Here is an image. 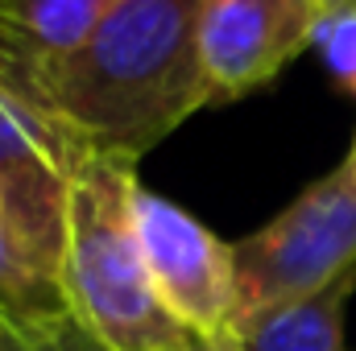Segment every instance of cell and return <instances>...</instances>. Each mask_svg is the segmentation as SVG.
I'll return each instance as SVG.
<instances>
[{"mask_svg":"<svg viewBox=\"0 0 356 351\" xmlns=\"http://www.w3.org/2000/svg\"><path fill=\"white\" fill-rule=\"evenodd\" d=\"M79 149L137 166L199 108V0H116L88 42L29 91Z\"/></svg>","mask_w":356,"mask_h":351,"instance_id":"obj_1","label":"cell"},{"mask_svg":"<svg viewBox=\"0 0 356 351\" xmlns=\"http://www.w3.org/2000/svg\"><path fill=\"white\" fill-rule=\"evenodd\" d=\"M137 166L83 153L71 194L58 285L99 351H182L191 331L158 302L133 223Z\"/></svg>","mask_w":356,"mask_h":351,"instance_id":"obj_2","label":"cell"},{"mask_svg":"<svg viewBox=\"0 0 356 351\" xmlns=\"http://www.w3.org/2000/svg\"><path fill=\"white\" fill-rule=\"evenodd\" d=\"M236 318L307 302L356 273V186L344 166L232 244Z\"/></svg>","mask_w":356,"mask_h":351,"instance_id":"obj_3","label":"cell"},{"mask_svg":"<svg viewBox=\"0 0 356 351\" xmlns=\"http://www.w3.org/2000/svg\"><path fill=\"white\" fill-rule=\"evenodd\" d=\"M133 223L141 257L158 302L191 335H224L236 323V264L232 244H224L203 219L178 203L145 190H133Z\"/></svg>","mask_w":356,"mask_h":351,"instance_id":"obj_4","label":"cell"},{"mask_svg":"<svg viewBox=\"0 0 356 351\" xmlns=\"http://www.w3.org/2000/svg\"><path fill=\"white\" fill-rule=\"evenodd\" d=\"M83 153L38 103L0 79V207L50 277L63 264L67 194Z\"/></svg>","mask_w":356,"mask_h":351,"instance_id":"obj_5","label":"cell"},{"mask_svg":"<svg viewBox=\"0 0 356 351\" xmlns=\"http://www.w3.org/2000/svg\"><path fill=\"white\" fill-rule=\"evenodd\" d=\"M323 12V0H199V58L211 108L273 83L315 46Z\"/></svg>","mask_w":356,"mask_h":351,"instance_id":"obj_6","label":"cell"},{"mask_svg":"<svg viewBox=\"0 0 356 351\" xmlns=\"http://www.w3.org/2000/svg\"><path fill=\"white\" fill-rule=\"evenodd\" d=\"M116 0H0V79L29 91L71 58Z\"/></svg>","mask_w":356,"mask_h":351,"instance_id":"obj_7","label":"cell"},{"mask_svg":"<svg viewBox=\"0 0 356 351\" xmlns=\"http://www.w3.org/2000/svg\"><path fill=\"white\" fill-rule=\"evenodd\" d=\"M0 323L17 327L21 335L50 351H99V343L71 314L58 277H50L25 248L4 207H0Z\"/></svg>","mask_w":356,"mask_h":351,"instance_id":"obj_8","label":"cell"},{"mask_svg":"<svg viewBox=\"0 0 356 351\" xmlns=\"http://www.w3.org/2000/svg\"><path fill=\"white\" fill-rule=\"evenodd\" d=\"M353 289L356 273H348L307 302L236 318L232 335L241 351H348L344 348V310H348Z\"/></svg>","mask_w":356,"mask_h":351,"instance_id":"obj_9","label":"cell"},{"mask_svg":"<svg viewBox=\"0 0 356 351\" xmlns=\"http://www.w3.org/2000/svg\"><path fill=\"white\" fill-rule=\"evenodd\" d=\"M315 50L327 75L356 95V8H327L315 29Z\"/></svg>","mask_w":356,"mask_h":351,"instance_id":"obj_10","label":"cell"},{"mask_svg":"<svg viewBox=\"0 0 356 351\" xmlns=\"http://www.w3.org/2000/svg\"><path fill=\"white\" fill-rule=\"evenodd\" d=\"M182 351H241V343H236L232 331H224V335H191L182 343Z\"/></svg>","mask_w":356,"mask_h":351,"instance_id":"obj_11","label":"cell"},{"mask_svg":"<svg viewBox=\"0 0 356 351\" xmlns=\"http://www.w3.org/2000/svg\"><path fill=\"white\" fill-rule=\"evenodd\" d=\"M0 351H50L42 348V343H33L29 335H21L17 327H8V323H0Z\"/></svg>","mask_w":356,"mask_h":351,"instance_id":"obj_12","label":"cell"},{"mask_svg":"<svg viewBox=\"0 0 356 351\" xmlns=\"http://www.w3.org/2000/svg\"><path fill=\"white\" fill-rule=\"evenodd\" d=\"M344 170H348V178H353V186H356V141H353V153H348V162H344Z\"/></svg>","mask_w":356,"mask_h":351,"instance_id":"obj_13","label":"cell"},{"mask_svg":"<svg viewBox=\"0 0 356 351\" xmlns=\"http://www.w3.org/2000/svg\"><path fill=\"white\" fill-rule=\"evenodd\" d=\"M327 8H356V0H323Z\"/></svg>","mask_w":356,"mask_h":351,"instance_id":"obj_14","label":"cell"}]
</instances>
